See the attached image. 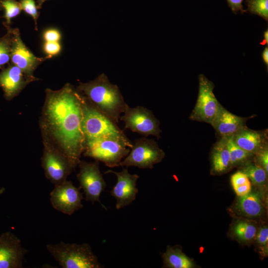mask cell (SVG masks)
<instances>
[{
    "label": "cell",
    "mask_w": 268,
    "mask_h": 268,
    "mask_svg": "<svg viewBox=\"0 0 268 268\" xmlns=\"http://www.w3.org/2000/svg\"><path fill=\"white\" fill-rule=\"evenodd\" d=\"M132 146L125 134L106 135L85 141L84 155L114 168L120 166Z\"/></svg>",
    "instance_id": "cell-3"
},
{
    "label": "cell",
    "mask_w": 268,
    "mask_h": 268,
    "mask_svg": "<svg viewBox=\"0 0 268 268\" xmlns=\"http://www.w3.org/2000/svg\"><path fill=\"white\" fill-rule=\"evenodd\" d=\"M211 159L212 171L214 174H223L232 167L225 138L221 137L214 144L211 153Z\"/></svg>",
    "instance_id": "cell-19"
},
{
    "label": "cell",
    "mask_w": 268,
    "mask_h": 268,
    "mask_svg": "<svg viewBox=\"0 0 268 268\" xmlns=\"http://www.w3.org/2000/svg\"><path fill=\"white\" fill-rule=\"evenodd\" d=\"M108 173L114 174L117 177L116 184L110 192L116 200V209L118 210L131 204L138 193L136 184L139 176L130 174L127 168H123L120 172L108 170L104 172Z\"/></svg>",
    "instance_id": "cell-13"
},
{
    "label": "cell",
    "mask_w": 268,
    "mask_h": 268,
    "mask_svg": "<svg viewBox=\"0 0 268 268\" xmlns=\"http://www.w3.org/2000/svg\"><path fill=\"white\" fill-rule=\"evenodd\" d=\"M162 258L166 268H191L193 267L191 260L177 246H168L166 252L162 254Z\"/></svg>",
    "instance_id": "cell-20"
},
{
    "label": "cell",
    "mask_w": 268,
    "mask_h": 268,
    "mask_svg": "<svg viewBox=\"0 0 268 268\" xmlns=\"http://www.w3.org/2000/svg\"><path fill=\"white\" fill-rule=\"evenodd\" d=\"M47 251L63 268H102L97 257L88 243L77 244L60 242L48 244Z\"/></svg>",
    "instance_id": "cell-4"
},
{
    "label": "cell",
    "mask_w": 268,
    "mask_h": 268,
    "mask_svg": "<svg viewBox=\"0 0 268 268\" xmlns=\"http://www.w3.org/2000/svg\"><path fill=\"white\" fill-rule=\"evenodd\" d=\"M43 49L50 58L58 54L61 50V46L59 42H46Z\"/></svg>",
    "instance_id": "cell-29"
},
{
    "label": "cell",
    "mask_w": 268,
    "mask_h": 268,
    "mask_svg": "<svg viewBox=\"0 0 268 268\" xmlns=\"http://www.w3.org/2000/svg\"><path fill=\"white\" fill-rule=\"evenodd\" d=\"M77 89L102 113L116 123L125 109L127 103L119 87L101 73L93 80L80 82Z\"/></svg>",
    "instance_id": "cell-2"
},
{
    "label": "cell",
    "mask_w": 268,
    "mask_h": 268,
    "mask_svg": "<svg viewBox=\"0 0 268 268\" xmlns=\"http://www.w3.org/2000/svg\"><path fill=\"white\" fill-rule=\"evenodd\" d=\"M247 118L236 116L221 106L210 124L221 137H227L246 127Z\"/></svg>",
    "instance_id": "cell-16"
},
{
    "label": "cell",
    "mask_w": 268,
    "mask_h": 268,
    "mask_svg": "<svg viewBox=\"0 0 268 268\" xmlns=\"http://www.w3.org/2000/svg\"><path fill=\"white\" fill-rule=\"evenodd\" d=\"M199 92L190 119L210 124L221 106L213 93L214 84L203 74L199 75Z\"/></svg>",
    "instance_id": "cell-8"
},
{
    "label": "cell",
    "mask_w": 268,
    "mask_h": 268,
    "mask_svg": "<svg viewBox=\"0 0 268 268\" xmlns=\"http://www.w3.org/2000/svg\"><path fill=\"white\" fill-rule=\"evenodd\" d=\"M34 81L12 64L0 72V86L7 99L13 98L30 82Z\"/></svg>",
    "instance_id": "cell-15"
},
{
    "label": "cell",
    "mask_w": 268,
    "mask_h": 268,
    "mask_svg": "<svg viewBox=\"0 0 268 268\" xmlns=\"http://www.w3.org/2000/svg\"><path fill=\"white\" fill-rule=\"evenodd\" d=\"M257 232L256 225L247 219L236 221L232 227L231 234L238 241L247 243L255 238Z\"/></svg>",
    "instance_id": "cell-21"
},
{
    "label": "cell",
    "mask_w": 268,
    "mask_h": 268,
    "mask_svg": "<svg viewBox=\"0 0 268 268\" xmlns=\"http://www.w3.org/2000/svg\"><path fill=\"white\" fill-rule=\"evenodd\" d=\"M47 0H37V7L38 9H40L42 7L43 3Z\"/></svg>",
    "instance_id": "cell-37"
},
{
    "label": "cell",
    "mask_w": 268,
    "mask_h": 268,
    "mask_svg": "<svg viewBox=\"0 0 268 268\" xmlns=\"http://www.w3.org/2000/svg\"><path fill=\"white\" fill-rule=\"evenodd\" d=\"M250 182L247 176L242 171L236 172L231 176V183L233 188Z\"/></svg>",
    "instance_id": "cell-30"
},
{
    "label": "cell",
    "mask_w": 268,
    "mask_h": 268,
    "mask_svg": "<svg viewBox=\"0 0 268 268\" xmlns=\"http://www.w3.org/2000/svg\"><path fill=\"white\" fill-rule=\"evenodd\" d=\"M2 8L4 10V18L9 24L11 19L17 16L22 9L19 2L16 0H0Z\"/></svg>",
    "instance_id": "cell-26"
},
{
    "label": "cell",
    "mask_w": 268,
    "mask_h": 268,
    "mask_svg": "<svg viewBox=\"0 0 268 268\" xmlns=\"http://www.w3.org/2000/svg\"><path fill=\"white\" fill-rule=\"evenodd\" d=\"M2 9V7L1 6V4L0 1V10H1Z\"/></svg>",
    "instance_id": "cell-38"
},
{
    "label": "cell",
    "mask_w": 268,
    "mask_h": 268,
    "mask_svg": "<svg viewBox=\"0 0 268 268\" xmlns=\"http://www.w3.org/2000/svg\"><path fill=\"white\" fill-rule=\"evenodd\" d=\"M10 59L12 64L20 68L28 77L34 80L33 72L42 63L50 58L36 57L22 41L18 29H11Z\"/></svg>",
    "instance_id": "cell-11"
},
{
    "label": "cell",
    "mask_w": 268,
    "mask_h": 268,
    "mask_svg": "<svg viewBox=\"0 0 268 268\" xmlns=\"http://www.w3.org/2000/svg\"><path fill=\"white\" fill-rule=\"evenodd\" d=\"M27 250L20 240L10 231L0 235V268H21Z\"/></svg>",
    "instance_id": "cell-14"
},
{
    "label": "cell",
    "mask_w": 268,
    "mask_h": 268,
    "mask_svg": "<svg viewBox=\"0 0 268 268\" xmlns=\"http://www.w3.org/2000/svg\"><path fill=\"white\" fill-rule=\"evenodd\" d=\"M229 7L231 10L234 13H237L240 11L243 13L246 11L243 9L242 2L243 0H226Z\"/></svg>",
    "instance_id": "cell-33"
},
{
    "label": "cell",
    "mask_w": 268,
    "mask_h": 268,
    "mask_svg": "<svg viewBox=\"0 0 268 268\" xmlns=\"http://www.w3.org/2000/svg\"><path fill=\"white\" fill-rule=\"evenodd\" d=\"M247 11L268 20V0H246Z\"/></svg>",
    "instance_id": "cell-24"
},
{
    "label": "cell",
    "mask_w": 268,
    "mask_h": 268,
    "mask_svg": "<svg viewBox=\"0 0 268 268\" xmlns=\"http://www.w3.org/2000/svg\"><path fill=\"white\" fill-rule=\"evenodd\" d=\"M61 38L60 32L55 29H48L43 34V38L46 42H59Z\"/></svg>",
    "instance_id": "cell-32"
},
{
    "label": "cell",
    "mask_w": 268,
    "mask_h": 268,
    "mask_svg": "<svg viewBox=\"0 0 268 268\" xmlns=\"http://www.w3.org/2000/svg\"><path fill=\"white\" fill-rule=\"evenodd\" d=\"M257 242L260 249V253L266 256L268 254V228L267 226L261 227L257 230L255 237Z\"/></svg>",
    "instance_id": "cell-27"
},
{
    "label": "cell",
    "mask_w": 268,
    "mask_h": 268,
    "mask_svg": "<svg viewBox=\"0 0 268 268\" xmlns=\"http://www.w3.org/2000/svg\"><path fill=\"white\" fill-rule=\"evenodd\" d=\"M254 156L256 157L258 164L268 173V146L262 149Z\"/></svg>",
    "instance_id": "cell-31"
},
{
    "label": "cell",
    "mask_w": 268,
    "mask_h": 268,
    "mask_svg": "<svg viewBox=\"0 0 268 268\" xmlns=\"http://www.w3.org/2000/svg\"><path fill=\"white\" fill-rule=\"evenodd\" d=\"M83 95L70 84L46 90L43 117L46 131L74 168L85 148L81 130Z\"/></svg>",
    "instance_id": "cell-1"
},
{
    "label": "cell",
    "mask_w": 268,
    "mask_h": 268,
    "mask_svg": "<svg viewBox=\"0 0 268 268\" xmlns=\"http://www.w3.org/2000/svg\"><path fill=\"white\" fill-rule=\"evenodd\" d=\"M233 208L238 215L249 218L259 217L264 211L261 197L259 193L254 192L238 197Z\"/></svg>",
    "instance_id": "cell-18"
},
{
    "label": "cell",
    "mask_w": 268,
    "mask_h": 268,
    "mask_svg": "<svg viewBox=\"0 0 268 268\" xmlns=\"http://www.w3.org/2000/svg\"><path fill=\"white\" fill-rule=\"evenodd\" d=\"M261 45H268V30L267 29L264 33V40L260 43Z\"/></svg>",
    "instance_id": "cell-36"
},
{
    "label": "cell",
    "mask_w": 268,
    "mask_h": 268,
    "mask_svg": "<svg viewBox=\"0 0 268 268\" xmlns=\"http://www.w3.org/2000/svg\"><path fill=\"white\" fill-rule=\"evenodd\" d=\"M244 172L255 185L263 186L267 182L268 173L257 163H247L242 168Z\"/></svg>",
    "instance_id": "cell-23"
},
{
    "label": "cell",
    "mask_w": 268,
    "mask_h": 268,
    "mask_svg": "<svg viewBox=\"0 0 268 268\" xmlns=\"http://www.w3.org/2000/svg\"><path fill=\"white\" fill-rule=\"evenodd\" d=\"M262 57L264 62L265 63L267 67H268V46L266 47L264 49L262 54Z\"/></svg>",
    "instance_id": "cell-35"
},
{
    "label": "cell",
    "mask_w": 268,
    "mask_h": 268,
    "mask_svg": "<svg viewBox=\"0 0 268 268\" xmlns=\"http://www.w3.org/2000/svg\"><path fill=\"white\" fill-rule=\"evenodd\" d=\"M11 36V28H9L7 34L0 38V68L10 59Z\"/></svg>",
    "instance_id": "cell-25"
},
{
    "label": "cell",
    "mask_w": 268,
    "mask_h": 268,
    "mask_svg": "<svg viewBox=\"0 0 268 268\" xmlns=\"http://www.w3.org/2000/svg\"><path fill=\"white\" fill-rule=\"evenodd\" d=\"M19 3L22 10L33 18L35 22V29L37 30V20L39 12L34 0H20Z\"/></svg>",
    "instance_id": "cell-28"
},
{
    "label": "cell",
    "mask_w": 268,
    "mask_h": 268,
    "mask_svg": "<svg viewBox=\"0 0 268 268\" xmlns=\"http://www.w3.org/2000/svg\"><path fill=\"white\" fill-rule=\"evenodd\" d=\"M232 137L238 146L254 155L268 147V134L266 131H255L246 126Z\"/></svg>",
    "instance_id": "cell-17"
},
{
    "label": "cell",
    "mask_w": 268,
    "mask_h": 268,
    "mask_svg": "<svg viewBox=\"0 0 268 268\" xmlns=\"http://www.w3.org/2000/svg\"><path fill=\"white\" fill-rule=\"evenodd\" d=\"M82 194L79 187H76L71 181L66 180L55 186L50 194V200L55 209L70 215L83 207L81 202Z\"/></svg>",
    "instance_id": "cell-10"
},
{
    "label": "cell",
    "mask_w": 268,
    "mask_h": 268,
    "mask_svg": "<svg viewBox=\"0 0 268 268\" xmlns=\"http://www.w3.org/2000/svg\"><path fill=\"white\" fill-rule=\"evenodd\" d=\"M77 164L80 170L77 175V179L79 188L85 195V200L92 203L97 201L107 209L99 199L107 185L100 172L99 161L95 160V162H88L79 160Z\"/></svg>",
    "instance_id": "cell-9"
},
{
    "label": "cell",
    "mask_w": 268,
    "mask_h": 268,
    "mask_svg": "<svg viewBox=\"0 0 268 268\" xmlns=\"http://www.w3.org/2000/svg\"><path fill=\"white\" fill-rule=\"evenodd\" d=\"M123 114L120 120L124 123L125 129H130L145 137H160L159 121L151 110L143 106L131 107L127 104Z\"/></svg>",
    "instance_id": "cell-7"
},
{
    "label": "cell",
    "mask_w": 268,
    "mask_h": 268,
    "mask_svg": "<svg viewBox=\"0 0 268 268\" xmlns=\"http://www.w3.org/2000/svg\"><path fill=\"white\" fill-rule=\"evenodd\" d=\"M238 197L243 196L249 194L251 190V184L249 182L245 184L233 188Z\"/></svg>",
    "instance_id": "cell-34"
},
{
    "label": "cell",
    "mask_w": 268,
    "mask_h": 268,
    "mask_svg": "<svg viewBox=\"0 0 268 268\" xmlns=\"http://www.w3.org/2000/svg\"><path fill=\"white\" fill-rule=\"evenodd\" d=\"M164 156L165 153L154 139L144 136L134 140L130 152L120 162V166L152 169Z\"/></svg>",
    "instance_id": "cell-6"
},
{
    "label": "cell",
    "mask_w": 268,
    "mask_h": 268,
    "mask_svg": "<svg viewBox=\"0 0 268 268\" xmlns=\"http://www.w3.org/2000/svg\"><path fill=\"white\" fill-rule=\"evenodd\" d=\"M81 130L85 141L109 135H125L117 123L93 106L83 95Z\"/></svg>",
    "instance_id": "cell-5"
},
{
    "label": "cell",
    "mask_w": 268,
    "mask_h": 268,
    "mask_svg": "<svg viewBox=\"0 0 268 268\" xmlns=\"http://www.w3.org/2000/svg\"><path fill=\"white\" fill-rule=\"evenodd\" d=\"M42 164L45 176L55 186L66 181L74 168L68 159L61 151L50 146L45 148Z\"/></svg>",
    "instance_id": "cell-12"
},
{
    "label": "cell",
    "mask_w": 268,
    "mask_h": 268,
    "mask_svg": "<svg viewBox=\"0 0 268 268\" xmlns=\"http://www.w3.org/2000/svg\"><path fill=\"white\" fill-rule=\"evenodd\" d=\"M223 138L226 140L232 167L246 164L254 157V155L238 146L233 141L232 136Z\"/></svg>",
    "instance_id": "cell-22"
}]
</instances>
